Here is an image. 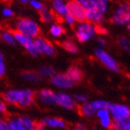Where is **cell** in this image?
<instances>
[{
  "mask_svg": "<svg viewBox=\"0 0 130 130\" xmlns=\"http://www.w3.org/2000/svg\"><path fill=\"white\" fill-rule=\"evenodd\" d=\"M92 130H100V129H98V128H93Z\"/></svg>",
  "mask_w": 130,
  "mask_h": 130,
  "instance_id": "60d3db41",
  "label": "cell"
},
{
  "mask_svg": "<svg viewBox=\"0 0 130 130\" xmlns=\"http://www.w3.org/2000/svg\"><path fill=\"white\" fill-rule=\"evenodd\" d=\"M98 43H99L100 46H105L106 45V40L103 38H99L98 39Z\"/></svg>",
  "mask_w": 130,
  "mask_h": 130,
  "instance_id": "f35d334b",
  "label": "cell"
},
{
  "mask_svg": "<svg viewBox=\"0 0 130 130\" xmlns=\"http://www.w3.org/2000/svg\"><path fill=\"white\" fill-rule=\"evenodd\" d=\"M2 14L5 18H11L14 15V11L9 7H6L2 10Z\"/></svg>",
  "mask_w": 130,
  "mask_h": 130,
  "instance_id": "836d02e7",
  "label": "cell"
},
{
  "mask_svg": "<svg viewBox=\"0 0 130 130\" xmlns=\"http://www.w3.org/2000/svg\"><path fill=\"white\" fill-rule=\"evenodd\" d=\"M79 113L83 117H86L87 118H92L95 117V111L94 110V108L92 107L90 103H83L80 106H79Z\"/></svg>",
  "mask_w": 130,
  "mask_h": 130,
  "instance_id": "44dd1931",
  "label": "cell"
},
{
  "mask_svg": "<svg viewBox=\"0 0 130 130\" xmlns=\"http://www.w3.org/2000/svg\"><path fill=\"white\" fill-rule=\"evenodd\" d=\"M51 6H52L51 9L56 17L63 19L66 15H68L67 0H52Z\"/></svg>",
  "mask_w": 130,
  "mask_h": 130,
  "instance_id": "5bb4252c",
  "label": "cell"
},
{
  "mask_svg": "<svg viewBox=\"0 0 130 130\" xmlns=\"http://www.w3.org/2000/svg\"><path fill=\"white\" fill-rule=\"evenodd\" d=\"M109 113L113 120H126L130 117V109L127 106L123 104H113L108 105Z\"/></svg>",
  "mask_w": 130,
  "mask_h": 130,
  "instance_id": "ba28073f",
  "label": "cell"
},
{
  "mask_svg": "<svg viewBox=\"0 0 130 130\" xmlns=\"http://www.w3.org/2000/svg\"><path fill=\"white\" fill-rule=\"evenodd\" d=\"M5 102L19 107H28L34 102L35 93L29 89H10L3 94Z\"/></svg>",
  "mask_w": 130,
  "mask_h": 130,
  "instance_id": "6da1fadb",
  "label": "cell"
},
{
  "mask_svg": "<svg viewBox=\"0 0 130 130\" xmlns=\"http://www.w3.org/2000/svg\"><path fill=\"white\" fill-rule=\"evenodd\" d=\"M46 126L50 128H65L67 126V123L63 119L58 118V117H46L42 120Z\"/></svg>",
  "mask_w": 130,
  "mask_h": 130,
  "instance_id": "ac0fdd59",
  "label": "cell"
},
{
  "mask_svg": "<svg viewBox=\"0 0 130 130\" xmlns=\"http://www.w3.org/2000/svg\"><path fill=\"white\" fill-rule=\"evenodd\" d=\"M86 129H87V126H86L85 124L82 123H77L74 126V130H86Z\"/></svg>",
  "mask_w": 130,
  "mask_h": 130,
  "instance_id": "74e56055",
  "label": "cell"
},
{
  "mask_svg": "<svg viewBox=\"0 0 130 130\" xmlns=\"http://www.w3.org/2000/svg\"><path fill=\"white\" fill-rule=\"evenodd\" d=\"M95 115L99 119V122L102 127L106 128V129H110L111 126H112L113 119L111 117L108 109H99V110L95 111Z\"/></svg>",
  "mask_w": 130,
  "mask_h": 130,
  "instance_id": "2e32d148",
  "label": "cell"
},
{
  "mask_svg": "<svg viewBox=\"0 0 130 130\" xmlns=\"http://www.w3.org/2000/svg\"><path fill=\"white\" fill-rule=\"evenodd\" d=\"M22 77L23 79L27 82H32V83H37L40 80L38 74L34 71H25L22 73Z\"/></svg>",
  "mask_w": 130,
  "mask_h": 130,
  "instance_id": "d4e9b609",
  "label": "cell"
},
{
  "mask_svg": "<svg viewBox=\"0 0 130 130\" xmlns=\"http://www.w3.org/2000/svg\"><path fill=\"white\" fill-rule=\"evenodd\" d=\"M86 21L93 25H100L104 21V15L95 9L86 10Z\"/></svg>",
  "mask_w": 130,
  "mask_h": 130,
  "instance_id": "e0dca14e",
  "label": "cell"
},
{
  "mask_svg": "<svg viewBox=\"0 0 130 130\" xmlns=\"http://www.w3.org/2000/svg\"><path fill=\"white\" fill-rule=\"evenodd\" d=\"M6 71H7V67H6V64H5L4 58H3V54L0 53V78L5 76Z\"/></svg>",
  "mask_w": 130,
  "mask_h": 130,
  "instance_id": "4dcf8cb0",
  "label": "cell"
},
{
  "mask_svg": "<svg viewBox=\"0 0 130 130\" xmlns=\"http://www.w3.org/2000/svg\"><path fill=\"white\" fill-rule=\"evenodd\" d=\"M61 46L66 51L71 53V54H76L78 52V48L76 46V44L71 40H65L61 43Z\"/></svg>",
  "mask_w": 130,
  "mask_h": 130,
  "instance_id": "484cf974",
  "label": "cell"
},
{
  "mask_svg": "<svg viewBox=\"0 0 130 130\" xmlns=\"http://www.w3.org/2000/svg\"><path fill=\"white\" fill-rule=\"evenodd\" d=\"M13 35L14 37H15V42L18 44H19L20 46H22L23 47L26 48V50L27 51L28 54L31 55L32 56H35V57L40 56L37 47H36L34 39L27 37L26 35H23V34L18 32V31H14Z\"/></svg>",
  "mask_w": 130,
  "mask_h": 130,
  "instance_id": "8992f818",
  "label": "cell"
},
{
  "mask_svg": "<svg viewBox=\"0 0 130 130\" xmlns=\"http://www.w3.org/2000/svg\"><path fill=\"white\" fill-rule=\"evenodd\" d=\"M29 5L31 6V7L37 11H40L44 7L43 3L39 0H29Z\"/></svg>",
  "mask_w": 130,
  "mask_h": 130,
  "instance_id": "f546056e",
  "label": "cell"
},
{
  "mask_svg": "<svg viewBox=\"0 0 130 130\" xmlns=\"http://www.w3.org/2000/svg\"><path fill=\"white\" fill-rule=\"evenodd\" d=\"M46 125L43 122H37L36 125V130H46Z\"/></svg>",
  "mask_w": 130,
  "mask_h": 130,
  "instance_id": "8d00e7d4",
  "label": "cell"
},
{
  "mask_svg": "<svg viewBox=\"0 0 130 130\" xmlns=\"http://www.w3.org/2000/svg\"><path fill=\"white\" fill-rule=\"evenodd\" d=\"M0 38L2 39L5 43L11 45V46H15L17 44L15 37H14L13 32H10V31H4L2 34H0Z\"/></svg>",
  "mask_w": 130,
  "mask_h": 130,
  "instance_id": "4316f807",
  "label": "cell"
},
{
  "mask_svg": "<svg viewBox=\"0 0 130 130\" xmlns=\"http://www.w3.org/2000/svg\"><path fill=\"white\" fill-rule=\"evenodd\" d=\"M36 47L40 55H46L48 56H54L56 54V50L53 44L47 39L42 37H37L34 38Z\"/></svg>",
  "mask_w": 130,
  "mask_h": 130,
  "instance_id": "30bf717a",
  "label": "cell"
},
{
  "mask_svg": "<svg viewBox=\"0 0 130 130\" xmlns=\"http://www.w3.org/2000/svg\"><path fill=\"white\" fill-rule=\"evenodd\" d=\"M0 130H8V125L7 121L0 118Z\"/></svg>",
  "mask_w": 130,
  "mask_h": 130,
  "instance_id": "d590c367",
  "label": "cell"
},
{
  "mask_svg": "<svg viewBox=\"0 0 130 130\" xmlns=\"http://www.w3.org/2000/svg\"><path fill=\"white\" fill-rule=\"evenodd\" d=\"M86 10L95 9L105 15L108 10L110 0H77Z\"/></svg>",
  "mask_w": 130,
  "mask_h": 130,
  "instance_id": "9c48e42d",
  "label": "cell"
},
{
  "mask_svg": "<svg viewBox=\"0 0 130 130\" xmlns=\"http://www.w3.org/2000/svg\"><path fill=\"white\" fill-rule=\"evenodd\" d=\"M18 1L23 5H26V4H27V3H29V0H18Z\"/></svg>",
  "mask_w": 130,
  "mask_h": 130,
  "instance_id": "ab89813d",
  "label": "cell"
},
{
  "mask_svg": "<svg viewBox=\"0 0 130 130\" xmlns=\"http://www.w3.org/2000/svg\"><path fill=\"white\" fill-rule=\"evenodd\" d=\"M66 74L68 76V77L71 79L73 82L76 84L77 82H80L83 79V72L82 70L77 67H70L68 69H67V73Z\"/></svg>",
  "mask_w": 130,
  "mask_h": 130,
  "instance_id": "d6986e66",
  "label": "cell"
},
{
  "mask_svg": "<svg viewBox=\"0 0 130 130\" xmlns=\"http://www.w3.org/2000/svg\"><path fill=\"white\" fill-rule=\"evenodd\" d=\"M111 128L113 130H130V121L126 120H113Z\"/></svg>",
  "mask_w": 130,
  "mask_h": 130,
  "instance_id": "603a6c76",
  "label": "cell"
},
{
  "mask_svg": "<svg viewBox=\"0 0 130 130\" xmlns=\"http://www.w3.org/2000/svg\"><path fill=\"white\" fill-rule=\"evenodd\" d=\"M38 98L46 106H57V96L54 91L50 89H43L38 93Z\"/></svg>",
  "mask_w": 130,
  "mask_h": 130,
  "instance_id": "9a60e30c",
  "label": "cell"
},
{
  "mask_svg": "<svg viewBox=\"0 0 130 130\" xmlns=\"http://www.w3.org/2000/svg\"><path fill=\"white\" fill-rule=\"evenodd\" d=\"M75 100H76V102H79V103H86L87 102V95H85V94H76L74 96Z\"/></svg>",
  "mask_w": 130,
  "mask_h": 130,
  "instance_id": "1f68e13d",
  "label": "cell"
},
{
  "mask_svg": "<svg viewBox=\"0 0 130 130\" xmlns=\"http://www.w3.org/2000/svg\"><path fill=\"white\" fill-rule=\"evenodd\" d=\"M95 56L110 71L115 72V73H118L120 71L119 65L116 61V59L113 56H111L108 53H106L104 49L96 48L95 50Z\"/></svg>",
  "mask_w": 130,
  "mask_h": 130,
  "instance_id": "52a82bcc",
  "label": "cell"
},
{
  "mask_svg": "<svg viewBox=\"0 0 130 130\" xmlns=\"http://www.w3.org/2000/svg\"><path fill=\"white\" fill-rule=\"evenodd\" d=\"M90 104H91L94 110L98 111V110H99V109H107L109 102H107V101H106V100L98 99V100H95V101L91 102Z\"/></svg>",
  "mask_w": 130,
  "mask_h": 130,
  "instance_id": "83f0119b",
  "label": "cell"
},
{
  "mask_svg": "<svg viewBox=\"0 0 130 130\" xmlns=\"http://www.w3.org/2000/svg\"><path fill=\"white\" fill-rule=\"evenodd\" d=\"M15 29H17L15 31L33 39L39 37L40 34L39 25L30 18H19L15 23Z\"/></svg>",
  "mask_w": 130,
  "mask_h": 130,
  "instance_id": "7a4b0ae2",
  "label": "cell"
},
{
  "mask_svg": "<svg viewBox=\"0 0 130 130\" xmlns=\"http://www.w3.org/2000/svg\"><path fill=\"white\" fill-rule=\"evenodd\" d=\"M49 32L54 37H61L65 34V29L59 24H52L50 26Z\"/></svg>",
  "mask_w": 130,
  "mask_h": 130,
  "instance_id": "cb8c5ba5",
  "label": "cell"
},
{
  "mask_svg": "<svg viewBox=\"0 0 130 130\" xmlns=\"http://www.w3.org/2000/svg\"><path fill=\"white\" fill-rule=\"evenodd\" d=\"M118 45L122 49L126 50V51H129L130 50V42L128 37H121L118 39Z\"/></svg>",
  "mask_w": 130,
  "mask_h": 130,
  "instance_id": "f1b7e54d",
  "label": "cell"
},
{
  "mask_svg": "<svg viewBox=\"0 0 130 130\" xmlns=\"http://www.w3.org/2000/svg\"><path fill=\"white\" fill-rule=\"evenodd\" d=\"M63 20H64V22H65L66 24H67L68 26H75L76 25V20L73 17H72L71 15H67L65 17V18H63Z\"/></svg>",
  "mask_w": 130,
  "mask_h": 130,
  "instance_id": "d6a6232c",
  "label": "cell"
},
{
  "mask_svg": "<svg viewBox=\"0 0 130 130\" xmlns=\"http://www.w3.org/2000/svg\"><path fill=\"white\" fill-rule=\"evenodd\" d=\"M67 9L68 14L71 15L76 21L82 22L86 20V9L77 0H69L67 2Z\"/></svg>",
  "mask_w": 130,
  "mask_h": 130,
  "instance_id": "8fae6325",
  "label": "cell"
},
{
  "mask_svg": "<svg viewBox=\"0 0 130 130\" xmlns=\"http://www.w3.org/2000/svg\"><path fill=\"white\" fill-rule=\"evenodd\" d=\"M7 125L8 130H36L37 122L27 116H20L10 118Z\"/></svg>",
  "mask_w": 130,
  "mask_h": 130,
  "instance_id": "5b68a950",
  "label": "cell"
},
{
  "mask_svg": "<svg viewBox=\"0 0 130 130\" xmlns=\"http://www.w3.org/2000/svg\"><path fill=\"white\" fill-rule=\"evenodd\" d=\"M57 96V106L67 109V110H74L77 107V102L75 98L67 93L56 94Z\"/></svg>",
  "mask_w": 130,
  "mask_h": 130,
  "instance_id": "4fadbf2b",
  "label": "cell"
},
{
  "mask_svg": "<svg viewBox=\"0 0 130 130\" xmlns=\"http://www.w3.org/2000/svg\"><path fill=\"white\" fill-rule=\"evenodd\" d=\"M96 33V26L86 20L79 22V24L76 26V37L80 43H86L90 39L94 38Z\"/></svg>",
  "mask_w": 130,
  "mask_h": 130,
  "instance_id": "3957f363",
  "label": "cell"
},
{
  "mask_svg": "<svg viewBox=\"0 0 130 130\" xmlns=\"http://www.w3.org/2000/svg\"><path fill=\"white\" fill-rule=\"evenodd\" d=\"M37 74L40 78H51L56 73L54 67H50V66H44L39 68Z\"/></svg>",
  "mask_w": 130,
  "mask_h": 130,
  "instance_id": "7402d4cb",
  "label": "cell"
},
{
  "mask_svg": "<svg viewBox=\"0 0 130 130\" xmlns=\"http://www.w3.org/2000/svg\"><path fill=\"white\" fill-rule=\"evenodd\" d=\"M39 12H40V19L44 23H51L55 19L56 15L54 12L48 7H43V8Z\"/></svg>",
  "mask_w": 130,
  "mask_h": 130,
  "instance_id": "ffe728a7",
  "label": "cell"
},
{
  "mask_svg": "<svg viewBox=\"0 0 130 130\" xmlns=\"http://www.w3.org/2000/svg\"><path fill=\"white\" fill-rule=\"evenodd\" d=\"M51 84L61 89H68L71 88L75 85V83L68 77L67 74L59 73L51 77Z\"/></svg>",
  "mask_w": 130,
  "mask_h": 130,
  "instance_id": "7c38bea8",
  "label": "cell"
},
{
  "mask_svg": "<svg viewBox=\"0 0 130 130\" xmlns=\"http://www.w3.org/2000/svg\"><path fill=\"white\" fill-rule=\"evenodd\" d=\"M111 22L117 26H126L130 24V5L127 1L119 4L111 18Z\"/></svg>",
  "mask_w": 130,
  "mask_h": 130,
  "instance_id": "277c9868",
  "label": "cell"
},
{
  "mask_svg": "<svg viewBox=\"0 0 130 130\" xmlns=\"http://www.w3.org/2000/svg\"><path fill=\"white\" fill-rule=\"evenodd\" d=\"M7 105L5 103V101L3 100H0V117L4 116L6 113H7Z\"/></svg>",
  "mask_w": 130,
  "mask_h": 130,
  "instance_id": "e575fe53",
  "label": "cell"
}]
</instances>
